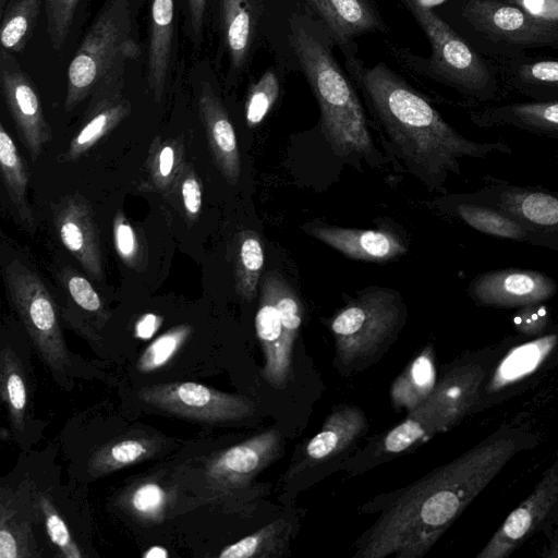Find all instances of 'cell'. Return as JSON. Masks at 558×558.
Wrapping results in <instances>:
<instances>
[{
	"mask_svg": "<svg viewBox=\"0 0 558 558\" xmlns=\"http://www.w3.org/2000/svg\"><path fill=\"white\" fill-rule=\"evenodd\" d=\"M506 426L400 490L356 543L355 557L421 558L520 451L535 445Z\"/></svg>",
	"mask_w": 558,
	"mask_h": 558,
	"instance_id": "1",
	"label": "cell"
},
{
	"mask_svg": "<svg viewBox=\"0 0 558 558\" xmlns=\"http://www.w3.org/2000/svg\"><path fill=\"white\" fill-rule=\"evenodd\" d=\"M345 59L349 73L397 153L429 185L441 183L448 172H458L459 158L482 157L500 147L499 143L481 144L462 136L386 64L367 68L354 54Z\"/></svg>",
	"mask_w": 558,
	"mask_h": 558,
	"instance_id": "2",
	"label": "cell"
},
{
	"mask_svg": "<svg viewBox=\"0 0 558 558\" xmlns=\"http://www.w3.org/2000/svg\"><path fill=\"white\" fill-rule=\"evenodd\" d=\"M289 41L318 102L323 133L342 158L369 156L374 144L357 94L330 46L300 19L290 23Z\"/></svg>",
	"mask_w": 558,
	"mask_h": 558,
	"instance_id": "3",
	"label": "cell"
},
{
	"mask_svg": "<svg viewBox=\"0 0 558 558\" xmlns=\"http://www.w3.org/2000/svg\"><path fill=\"white\" fill-rule=\"evenodd\" d=\"M453 24L480 53L494 63L527 54L529 50H558V23L535 17L501 0H454Z\"/></svg>",
	"mask_w": 558,
	"mask_h": 558,
	"instance_id": "4",
	"label": "cell"
},
{
	"mask_svg": "<svg viewBox=\"0 0 558 558\" xmlns=\"http://www.w3.org/2000/svg\"><path fill=\"white\" fill-rule=\"evenodd\" d=\"M140 54L129 0H107L68 66L64 110L72 111L107 74Z\"/></svg>",
	"mask_w": 558,
	"mask_h": 558,
	"instance_id": "5",
	"label": "cell"
},
{
	"mask_svg": "<svg viewBox=\"0 0 558 558\" xmlns=\"http://www.w3.org/2000/svg\"><path fill=\"white\" fill-rule=\"evenodd\" d=\"M402 2L429 41L430 56L424 62L426 73L477 100L497 98L502 82L496 64L422 0Z\"/></svg>",
	"mask_w": 558,
	"mask_h": 558,
	"instance_id": "6",
	"label": "cell"
},
{
	"mask_svg": "<svg viewBox=\"0 0 558 558\" xmlns=\"http://www.w3.org/2000/svg\"><path fill=\"white\" fill-rule=\"evenodd\" d=\"M260 283L255 329L265 360L262 376L271 387L283 389L293 374V349L302 325V304L279 271H267Z\"/></svg>",
	"mask_w": 558,
	"mask_h": 558,
	"instance_id": "7",
	"label": "cell"
},
{
	"mask_svg": "<svg viewBox=\"0 0 558 558\" xmlns=\"http://www.w3.org/2000/svg\"><path fill=\"white\" fill-rule=\"evenodd\" d=\"M4 282L26 331L46 365L56 373L70 364L56 302L37 272L19 259L4 268Z\"/></svg>",
	"mask_w": 558,
	"mask_h": 558,
	"instance_id": "8",
	"label": "cell"
},
{
	"mask_svg": "<svg viewBox=\"0 0 558 558\" xmlns=\"http://www.w3.org/2000/svg\"><path fill=\"white\" fill-rule=\"evenodd\" d=\"M401 315L399 295L388 289H371L352 300L330 324L340 362L348 366L374 354L393 335Z\"/></svg>",
	"mask_w": 558,
	"mask_h": 558,
	"instance_id": "9",
	"label": "cell"
},
{
	"mask_svg": "<svg viewBox=\"0 0 558 558\" xmlns=\"http://www.w3.org/2000/svg\"><path fill=\"white\" fill-rule=\"evenodd\" d=\"M495 359L487 353L458 362L442 374L430 396L408 414L420 420L432 436L453 428L476 410Z\"/></svg>",
	"mask_w": 558,
	"mask_h": 558,
	"instance_id": "10",
	"label": "cell"
},
{
	"mask_svg": "<svg viewBox=\"0 0 558 558\" xmlns=\"http://www.w3.org/2000/svg\"><path fill=\"white\" fill-rule=\"evenodd\" d=\"M140 398L165 412L207 423L235 422L255 413L254 402L194 381L169 383L143 388Z\"/></svg>",
	"mask_w": 558,
	"mask_h": 558,
	"instance_id": "11",
	"label": "cell"
},
{
	"mask_svg": "<svg viewBox=\"0 0 558 558\" xmlns=\"http://www.w3.org/2000/svg\"><path fill=\"white\" fill-rule=\"evenodd\" d=\"M0 84L3 99L20 137L35 162L44 146L51 140L52 130L31 77L17 60L2 48L0 51Z\"/></svg>",
	"mask_w": 558,
	"mask_h": 558,
	"instance_id": "12",
	"label": "cell"
},
{
	"mask_svg": "<svg viewBox=\"0 0 558 558\" xmlns=\"http://www.w3.org/2000/svg\"><path fill=\"white\" fill-rule=\"evenodd\" d=\"M558 507V459L532 493L507 517L476 558H507L542 526Z\"/></svg>",
	"mask_w": 558,
	"mask_h": 558,
	"instance_id": "13",
	"label": "cell"
},
{
	"mask_svg": "<svg viewBox=\"0 0 558 558\" xmlns=\"http://www.w3.org/2000/svg\"><path fill=\"white\" fill-rule=\"evenodd\" d=\"M281 449L280 432L269 428L214 456L206 465V476L223 490L245 488L278 459Z\"/></svg>",
	"mask_w": 558,
	"mask_h": 558,
	"instance_id": "14",
	"label": "cell"
},
{
	"mask_svg": "<svg viewBox=\"0 0 558 558\" xmlns=\"http://www.w3.org/2000/svg\"><path fill=\"white\" fill-rule=\"evenodd\" d=\"M52 221L63 246L94 280L104 278L98 227L88 201L78 192L52 206Z\"/></svg>",
	"mask_w": 558,
	"mask_h": 558,
	"instance_id": "15",
	"label": "cell"
},
{
	"mask_svg": "<svg viewBox=\"0 0 558 558\" xmlns=\"http://www.w3.org/2000/svg\"><path fill=\"white\" fill-rule=\"evenodd\" d=\"M557 292V283L544 272L500 269L484 272L470 283L476 303L494 307H521L542 303Z\"/></svg>",
	"mask_w": 558,
	"mask_h": 558,
	"instance_id": "16",
	"label": "cell"
},
{
	"mask_svg": "<svg viewBox=\"0 0 558 558\" xmlns=\"http://www.w3.org/2000/svg\"><path fill=\"white\" fill-rule=\"evenodd\" d=\"M557 349L558 333L554 332L508 350L487 375L477 405L480 402L496 400L497 395L510 390L537 373L556 354Z\"/></svg>",
	"mask_w": 558,
	"mask_h": 558,
	"instance_id": "17",
	"label": "cell"
},
{
	"mask_svg": "<svg viewBox=\"0 0 558 558\" xmlns=\"http://www.w3.org/2000/svg\"><path fill=\"white\" fill-rule=\"evenodd\" d=\"M367 428L364 412L355 405L342 404L333 409L326 417L319 432L306 444L301 459L291 464L287 477L325 462L344 451Z\"/></svg>",
	"mask_w": 558,
	"mask_h": 558,
	"instance_id": "18",
	"label": "cell"
},
{
	"mask_svg": "<svg viewBox=\"0 0 558 558\" xmlns=\"http://www.w3.org/2000/svg\"><path fill=\"white\" fill-rule=\"evenodd\" d=\"M306 232L342 255L356 260L385 263L407 252L401 239L389 230L317 225L306 229Z\"/></svg>",
	"mask_w": 558,
	"mask_h": 558,
	"instance_id": "19",
	"label": "cell"
},
{
	"mask_svg": "<svg viewBox=\"0 0 558 558\" xmlns=\"http://www.w3.org/2000/svg\"><path fill=\"white\" fill-rule=\"evenodd\" d=\"M198 111L213 160L226 181L235 185L241 174L235 131L220 98L206 83L201 87Z\"/></svg>",
	"mask_w": 558,
	"mask_h": 558,
	"instance_id": "20",
	"label": "cell"
},
{
	"mask_svg": "<svg viewBox=\"0 0 558 558\" xmlns=\"http://www.w3.org/2000/svg\"><path fill=\"white\" fill-rule=\"evenodd\" d=\"M347 56L354 38L381 29V21L368 0H307Z\"/></svg>",
	"mask_w": 558,
	"mask_h": 558,
	"instance_id": "21",
	"label": "cell"
},
{
	"mask_svg": "<svg viewBox=\"0 0 558 558\" xmlns=\"http://www.w3.org/2000/svg\"><path fill=\"white\" fill-rule=\"evenodd\" d=\"M174 37L173 0H151L147 49V83L160 102L169 77Z\"/></svg>",
	"mask_w": 558,
	"mask_h": 558,
	"instance_id": "22",
	"label": "cell"
},
{
	"mask_svg": "<svg viewBox=\"0 0 558 558\" xmlns=\"http://www.w3.org/2000/svg\"><path fill=\"white\" fill-rule=\"evenodd\" d=\"M495 64L502 84L538 101L558 100V58L526 54Z\"/></svg>",
	"mask_w": 558,
	"mask_h": 558,
	"instance_id": "23",
	"label": "cell"
},
{
	"mask_svg": "<svg viewBox=\"0 0 558 558\" xmlns=\"http://www.w3.org/2000/svg\"><path fill=\"white\" fill-rule=\"evenodd\" d=\"M57 278L66 294L65 316L82 329H100L110 317L90 281L72 267L62 268Z\"/></svg>",
	"mask_w": 558,
	"mask_h": 558,
	"instance_id": "24",
	"label": "cell"
},
{
	"mask_svg": "<svg viewBox=\"0 0 558 558\" xmlns=\"http://www.w3.org/2000/svg\"><path fill=\"white\" fill-rule=\"evenodd\" d=\"M436 383L435 351L427 344L393 380L390 387L393 407L412 412L430 396Z\"/></svg>",
	"mask_w": 558,
	"mask_h": 558,
	"instance_id": "25",
	"label": "cell"
},
{
	"mask_svg": "<svg viewBox=\"0 0 558 558\" xmlns=\"http://www.w3.org/2000/svg\"><path fill=\"white\" fill-rule=\"evenodd\" d=\"M185 163L184 143L180 137L155 136L145 162V178L138 189L144 192H157L166 197Z\"/></svg>",
	"mask_w": 558,
	"mask_h": 558,
	"instance_id": "26",
	"label": "cell"
},
{
	"mask_svg": "<svg viewBox=\"0 0 558 558\" xmlns=\"http://www.w3.org/2000/svg\"><path fill=\"white\" fill-rule=\"evenodd\" d=\"M221 21L230 70L239 73L247 62L254 37L252 0H221Z\"/></svg>",
	"mask_w": 558,
	"mask_h": 558,
	"instance_id": "27",
	"label": "cell"
},
{
	"mask_svg": "<svg viewBox=\"0 0 558 558\" xmlns=\"http://www.w3.org/2000/svg\"><path fill=\"white\" fill-rule=\"evenodd\" d=\"M161 441L151 437H125L112 440L97 449L88 461V471L95 476H104L154 457Z\"/></svg>",
	"mask_w": 558,
	"mask_h": 558,
	"instance_id": "28",
	"label": "cell"
},
{
	"mask_svg": "<svg viewBox=\"0 0 558 558\" xmlns=\"http://www.w3.org/2000/svg\"><path fill=\"white\" fill-rule=\"evenodd\" d=\"M293 524L288 519H277L253 534L223 547L218 556L220 558L282 557L289 550Z\"/></svg>",
	"mask_w": 558,
	"mask_h": 558,
	"instance_id": "29",
	"label": "cell"
},
{
	"mask_svg": "<svg viewBox=\"0 0 558 558\" xmlns=\"http://www.w3.org/2000/svg\"><path fill=\"white\" fill-rule=\"evenodd\" d=\"M264 250L259 234L241 230L234 239V288L241 300L251 302L257 294L264 267Z\"/></svg>",
	"mask_w": 558,
	"mask_h": 558,
	"instance_id": "30",
	"label": "cell"
},
{
	"mask_svg": "<svg viewBox=\"0 0 558 558\" xmlns=\"http://www.w3.org/2000/svg\"><path fill=\"white\" fill-rule=\"evenodd\" d=\"M0 168L4 187L21 220L32 226L34 219L27 199L29 180L27 166L2 123H0Z\"/></svg>",
	"mask_w": 558,
	"mask_h": 558,
	"instance_id": "31",
	"label": "cell"
},
{
	"mask_svg": "<svg viewBox=\"0 0 558 558\" xmlns=\"http://www.w3.org/2000/svg\"><path fill=\"white\" fill-rule=\"evenodd\" d=\"M499 202L511 216L558 232V197L544 192L509 189L500 194Z\"/></svg>",
	"mask_w": 558,
	"mask_h": 558,
	"instance_id": "32",
	"label": "cell"
},
{
	"mask_svg": "<svg viewBox=\"0 0 558 558\" xmlns=\"http://www.w3.org/2000/svg\"><path fill=\"white\" fill-rule=\"evenodd\" d=\"M0 395L13 429L22 430L28 409V389L22 363L9 347L0 354Z\"/></svg>",
	"mask_w": 558,
	"mask_h": 558,
	"instance_id": "33",
	"label": "cell"
},
{
	"mask_svg": "<svg viewBox=\"0 0 558 558\" xmlns=\"http://www.w3.org/2000/svg\"><path fill=\"white\" fill-rule=\"evenodd\" d=\"M131 112V104L124 97L116 100L84 120L80 132L72 138L63 161H75L114 130Z\"/></svg>",
	"mask_w": 558,
	"mask_h": 558,
	"instance_id": "34",
	"label": "cell"
},
{
	"mask_svg": "<svg viewBox=\"0 0 558 558\" xmlns=\"http://www.w3.org/2000/svg\"><path fill=\"white\" fill-rule=\"evenodd\" d=\"M41 0H10L1 13L0 41L3 49L22 52L33 36Z\"/></svg>",
	"mask_w": 558,
	"mask_h": 558,
	"instance_id": "35",
	"label": "cell"
},
{
	"mask_svg": "<svg viewBox=\"0 0 558 558\" xmlns=\"http://www.w3.org/2000/svg\"><path fill=\"white\" fill-rule=\"evenodd\" d=\"M492 121L510 122L539 130H558V100L513 102L484 112Z\"/></svg>",
	"mask_w": 558,
	"mask_h": 558,
	"instance_id": "36",
	"label": "cell"
},
{
	"mask_svg": "<svg viewBox=\"0 0 558 558\" xmlns=\"http://www.w3.org/2000/svg\"><path fill=\"white\" fill-rule=\"evenodd\" d=\"M122 507L142 523L156 524L165 519L170 494L156 481L137 482L121 496Z\"/></svg>",
	"mask_w": 558,
	"mask_h": 558,
	"instance_id": "37",
	"label": "cell"
},
{
	"mask_svg": "<svg viewBox=\"0 0 558 558\" xmlns=\"http://www.w3.org/2000/svg\"><path fill=\"white\" fill-rule=\"evenodd\" d=\"M459 217L472 228L504 239L522 240L526 231L514 219L492 208L474 205H460Z\"/></svg>",
	"mask_w": 558,
	"mask_h": 558,
	"instance_id": "38",
	"label": "cell"
},
{
	"mask_svg": "<svg viewBox=\"0 0 558 558\" xmlns=\"http://www.w3.org/2000/svg\"><path fill=\"white\" fill-rule=\"evenodd\" d=\"M112 236L116 252L122 263L137 272L147 267V252L141 232L134 228L122 210L112 220Z\"/></svg>",
	"mask_w": 558,
	"mask_h": 558,
	"instance_id": "39",
	"label": "cell"
},
{
	"mask_svg": "<svg viewBox=\"0 0 558 558\" xmlns=\"http://www.w3.org/2000/svg\"><path fill=\"white\" fill-rule=\"evenodd\" d=\"M193 327L191 325H178L157 337L144 350L136 363V369L141 373H151L167 365L186 342Z\"/></svg>",
	"mask_w": 558,
	"mask_h": 558,
	"instance_id": "40",
	"label": "cell"
},
{
	"mask_svg": "<svg viewBox=\"0 0 558 558\" xmlns=\"http://www.w3.org/2000/svg\"><path fill=\"white\" fill-rule=\"evenodd\" d=\"M166 198L175 206L189 223L197 220L203 207V185L191 163L184 165Z\"/></svg>",
	"mask_w": 558,
	"mask_h": 558,
	"instance_id": "41",
	"label": "cell"
},
{
	"mask_svg": "<svg viewBox=\"0 0 558 558\" xmlns=\"http://www.w3.org/2000/svg\"><path fill=\"white\" fill-rule=\"evenodd\" d=\"M280 92L276 71L267 70L253 83L245 100V121L248 128L258 125L275 105Z\"/></svg>",
	"mask_w": 558,
	"mask_h": 558,
	"instance_id": "42",
	"label": "cell"
},
{
	"mask_svg": "<svg viewBox=\"0 0 558 558\" xmlns=\"http://www.w3.org/2000/svg\"><path fill=\"white\" fill-rule=\"evenodd\" d=\"M38 507L44 517L49 539L58 549L59 555L65 558H82L84 555L51 500L41 495L38 498Z\"/></svg>",
	"mask_w": 558,
	"mask_h": 558,
	"instance_id": "43",
	"label": "cell"
},
{
	"mask_svg": "<svg viewBox=\"0 0 558 558\" xmlns=\"http://www.w3.org/2000/svg\"><path fill=\"white\" fill-rule=\"evenodd\" d=\"M80 0H44L47 17V33L52 49H63L74 20Z\"/></svg>",
	"mask_w": 558,
	"mask_h": 558,
	"instance_id": "44",
	"label": "cell"
},
{
	"mask_svg": "<svg viewBox=\"0 0 558 558\" xmlns=\"http://www.w3.org/2000/svg\"><path fill=\"white\" fill-rule=\"evenodd\" d=\"M433 437L424 424L416 417L408 414L407 418L390 429L383 438L381 450L385 453H401Z\"/></svg>",
	"mask_w": 558,
	"mask_h": 558,
	"instance_id": "45",
	"label": "cell"
},
{
	"mask_svg": "<svg viewBox=\"0 0 558 558\" xmlns=\"http://www.w3.org/2000/svg\"><path fill=\"white\" fill-rule=\"evenodd\" d=\"M12 520L1 510L0 522V558H21L33 556L29 553L26 527L13 524Z\"/></svg>",
	"mask_w": 558,
	"mask_h": 558,
	"instance_id": "46",
	"label": "cell"
},
{
	"mask_svg": "<svg viewBox=\"0 0 558 558\" xmlns=\"http://www.w3.org/2000/svg\"><path fill=\"white\" fill-rule=\"evenodd\" d=\"M514 329L525 336L542 335L548 323L547 307L542 303L521 306L512 318Z\"/></svg>",
	"mask_w": 558,
	"mask_h": 558,
	"instance_id": "47",
	"label": "cell"
},
{
	"mask_svg": "<svg viewBox=\"0 0 558 558\" xmlns=\"http://www.w3.org/2000/svg\"><path fill=\"white\" fill-rule=\"evenodd\" d=\"M514 4L526 13L553 23H558V0H501Z\"/></svg>",
	"mask_w": 558,
	"mask_h": 558,
	"instance_id": "48",
	"label": "cell"
},
{
	"mask_svg": "<svg viewBox=\"0 0 558 558\" xmlns=\"http://www.w3.org/2000/svg\"><path fill=\"white\" fill-rule=\"evenodd\" d=\"M187 5L193 38L198 45L202 43L206 0H187Z\"/></svg>",
	"mask_w": 558,
	"mask_h": 558,
	"instance_id": "49",
	"label": "cell"
},
{
	"mask_svg": "<svg viewBox=\"0 0 558 558\" xmlns=\"http://www.w3.org/2000/svg\"><path fill=\"white\" fill-rule=\"evenodd\" d=\"M161 324V318L154 314L143 315L135 325V335L141 339H148Z\"/></svg>",
	"mask_w": 558,
	"mask_h": 558,
	"instance_id": "50",
	"label": "cell"
},
{
	"mask_svg": "<svg viewBox=\"0 0 558 558\" xmlns=\"http://www.w3.org/2000/svg\"><path fill=\"white\" fill-rule=\"evenodd\" d=\"M144 558H165L168 557V550L160 546H153L147 548L143 555Z\"/></svg>",
	"mask_w": 558,
	"mask_h": 558,
	"instance_id": "51",
	"label": "cell"
},
{
	"mask_svg": "<svg viewBox=\"0 0 558 558\" xmlns=\"http://www.w3.org/2000/svg\"><path fill=\"white\" fill-rule=\"evenodd\" d=\"M8 3V0H0V13L4 10L5 5Z\"/></svg>",
	"mask_w": 558,
	"mask_h": 558,
	"instance_id": "52",
	"label": "cell"
}]
</instances>
